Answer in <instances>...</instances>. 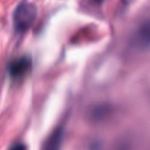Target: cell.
I'll return each instance as SVG.
<instances>
[{
	"label": "cell",
	"mask_w": 150,
	"mask_h": 150,
	"mask_svg": "<svg viewBox=\"0 0 150 150\" xmlns=\"http://www.w3.org/2000/svg\"><path fill=\"white\" fill-rule=\"evenodd\" d=\"M30 67H32L30 59L28 56H21V57L13 60L8 64V73L11 75V77L14 80L21 79L30 70Z\"/></svg>",
	"instance_id": "2"
},
{
	"label": "cell",
	"mask_w": 150,
	"mask_h": 150,
	"mask_svg": "<svg viewBox=\"0 0 150 150\" xmlns=\"http://www.w3.org/2000/svg\"><path fill=\"white\" fill-rule=\"evenodd\" d=\"M134 45L142 50L150 48V19L138 27L134 36Z\"/></svg>",
	"instance_id": "3"
},
{
	"label": "cell",
	"mask_w": 150,
	"mask_h": 150,
	"mask_svg": "<svg viewBox=\"0 0 150 150\" xmlns=\"http://www.w3.org/2000/svg\"><path fill=\"white\" fill-rule=\"evenodd\" d=\"M38 15L36 7L30 2H21L13 13V26L16 33L27 32L34 23Z\"/></svg>",
	"instance_id": "1"
},
{
	"label": "cell",
	"mask_w": 150,
	"mask_h": 150,
	"mask_svg": "<svg viewBox=\"0 0 150 150\" xmlns=\"http://www.w3.org/2000/svg\"><path fill=\"white\" fill-rule=\"evenodd\" d=\"M11 150H27V146L23 143H16L11 148Z\"/></svg>",
	"instance_id": "5"
},
{
	"label": "cell",
	"mask_w": 150,
	"mask_h": 150,
	"mask_svg": "<svg viewBox=\"0 0 150 150\" xmlns=\"http://www.w3.org/2000/svg\"><path fill=\"white\" fill-rule=\"evenodd\" d=\"M121 150H125V148H122V149H121Z\"/></svg>",
	"instance_id": "8"
},
{
	"label": "cell",
	"mask_w": 150,
	"mask_h": 150,
	"mask_svg": "<svg viewBox=\"0 0 150 150\" xmlns=\"http://www.w3.org/2000/svg\"><path fill=\"white\" fill-rule=\"evenodd\" d=\"M62 136H63V129L57 128L53 132V135L49 137V139H48V142L45 146V150H60Z\"/></svg>",
	"instance_id": "4"
},
{
	"label": "cell",
	"mask_w": 150,
	"mask_h": 150,
	"mask_svg": "<svg viewBox=\"0 0 150 150\" xmlns=\"http://www.w3.org/2000/svg\"><path fill=\"white\" fill-rule=\"evenodd\" d=\"M91 1H93V2H95V4H98V5H100V4H102L104 0H91Z\"/></svg>",
	"instance_id": "6"
},
{
	"label": "cell",
	"mask_w": 150,
	"mask_h": 150,
	"mask_svg": "<svg viewBox=\"0 0 150 150\" xmlns=\"http://www.w3.org/2000/svg\"><path fill=\"white\" fill-rule=\"evenodd\" d=\"M123 1H124V2H129L130 0H123Z\"/></svg>",
	"instance_id": "7"
}]
</instances>
